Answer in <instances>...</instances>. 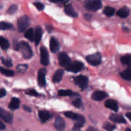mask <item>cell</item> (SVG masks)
I'll return each instance as SVG.
<instances>
[{"label": "cell", "mask_w": 131, "mask_h": 131, "mask_svg": "<svg viewBox=\"0 0 131 131\" xmlns=\"http://www.w3.org/2000/svg\"><path fill=\"white\" fill-rule=\"evenodd\" d=\"M31 24L30 19L27 15H23L17 20V29L19 32H25Z\"/></svg>", "instance_id": "1"}, {"label": "cell", "mask_w": 131, "mask_h": 131, "mask_svg": "<svg viewBox=\"0 0 131 131\" xmlns=\"http://www.w3.org/2000/svg\"><path fill=\"white\" fill-rule=\"evenodd\" d=\"M101 0H88L84 3V7L89 11L95 12L102 7Z\"/></svg>", "instance_id": "2"}, {"label": "cell", "mask_w": 131, "mask_h": 131, "mask_svg": "<svg viewBox=\"0 0 131 131\" xmlns=\"http://www.w3.org/2000/svg\"><path fill=\"white\" fill-rule=\"evenodd\" d=\"M21 47H20V51L23 54V57L26 59H29L32 57L33 56V51H32L31 48L29 46V44L25 41H22Z\"/></svg>", "instance_id": "3"}, {"label": "cell", "mask_w": 131, "mask_h": 131, "mask_svg": "<svg viewBox=\"0 0 131 131\" xmlns=\"http://www.w3.org/2000/svg\"><path fill=\"white\" fill-rule=\"evenodd\" d=\"M101 59H102V57L99 53H95L92 55H88L86 57V61L89 63L92 66H98L101 64Z\"/></svg>", "instance_id": "4"}, {"label": "cell", "mask_w": 131, "mask_h": 131, "mask_svg": "<svg viewBox=\"0 0 131 131\" xmlns=\"http://www.w3.org/2000/svg\"><path fill=\"white\" fill-rule=\"evenodd\" d=\"M83 66H84V64L81 62L74 61L72 62L68 66L65 68V69L68 71L73 72V73H78V72L80 71L83 69Z\"/></svg>", "instance_id": "5"}, {"label": "cell", "mask_w": 131, "mask_h": 131, "mask_svg": "<svg viewBox=\"0 0 131 131\" xmlns=\"http://www.w3.org/2000/svg\"><path fill=\"white\" fill-rule=\"evenodd\" d=\"M74 82L81 88L84 89L88 87V77L84 75H79L74 78Z\"/></svg>", "instance_id": "6"}, {"label": "cell", "mask_w": 131, "mask_h": 131, "mask_svg": "<svg viewBox=\"0 0 131 131\" xmlns=\"http://www.w3.org/2000/svg\"><path fill=\"white\" fill-rule=\"evenodd\" d=\"M58 60L60 65L66 68L71 63V60L69 55L65 52H61L58 55Z\"/></svg>", "instance_id": "7"}, {"label": "cell", "mask_w": 131, "mask_h": 131, "mask_svg": "<svg viewBox=\"0 0 131 131\" xmlns=\"http://www.w3.org/2000/svg\"><path fill=\"white\" fill-rule=\"evenodd\" d=\"M40 62L43 66H47L49 64V56L47 49L43 46L40 48Z\"/></svg>", "instance_id": "8"}, {"label": "cell", "mask_w": 131, "mask_h": 131, "mask_svg": "<svg viewBox=\"0 0 131 131\" xmlns=\"http://www.w3.org/2000/svg\"><path fill=\"white\" fill-rule=\"evenodd\" d=\"M47 70L46 68H41L39 69L38 73V83L40 86L43 87L46 83V74Z\"/></svg>", "instance_id": "9"}, {"label": "cell", "mask_w": 131, "mask_h": 131, "mask_svg": "<svg viewBox=\"0 0 131 131\" xmlns=\"http://www.w3.org/2000/svg\"><path fill=\"white\" fill-rule=\"evenodd\" d=\"M75 121V123H74V125L72 130L74 131H80L81 128L83 127L84 123H85V118H84V117L83 116L79 114L78 118Z\"/></svg>", "instance_id": "10"}, {"label": "cell", "mask_w": 131, "mask_h": 131, "mask_svg": "<svg viewBox=\"0 0 131 131\" xmlns=\"http://www.w3.org/2000/svg\"><path fill=\"white\" fill-rule=\"evenodd\" d=\"M0 117L3 120L5 121V122L8 123H12L13 116L11 113H8L6 110H4L3 109L1 108L0 109Z\"/></svg>", "instance_id": "11"}, {"label": "cell", "mask_w": 131, "mask_h": 131, "mask_svg": "<svg viewBox=\"0 0 131 131\" xmlns=\"http://www.w3.org/2000/svg\"><path fill=\"white\" fill-rule=\"evenodd\" d=\"M108 95L104 91H96L92 94V98L96 101H101L107 98Z\"/></svg>", "instance_id": "12"}, {"label": "cell", "mask_w": 131, "mask_h": 131, "mask_svg": "<svg viewBox=\"0 0 131 131\" xmlns=\"http://www.w3.org/2000/svg\"><path fill=\"white\" fill-rule=\"evenodd\" d=\"M105 106L111 110H114L115 112H117L118 110V104L117 101L113 99H109L105 101Z\"/></svg>", "instance_id": "13"}, {"label": "cell", "mask_w": 131, "mask_h": 131, "mask_svg": "<svg viewBox=\"0 0 131 131\" xmlns=\"http://www.w3.org/2000/svg\"><path fill=\"white\" fill-rule=\"evenodd\" d=\"M50 49H51V51L52 53H56L59 51L60 48V43H59L58 41L54 38V37H51L50 39Z\"/></svg>", "instance_id": "14"}, {"label": "cell", "mask_w": 131, "mask_h": 131, "mask_svg": "<svg viewBox=\"0 0 131 131\" xmlns=\"http://www.w3.org/2000/svg\"><path fill=\"white\" fill-rule=\"evenodd\" d=\"M54 127L58 131H64L65 129V122L61 117H57L55 119Z\"/></svg>", "instance_id": "15"}, {"label": "cell", "mask_w": 131, "mask_h": 131, "mask_svg": "<svg viewBox=\"0 0 131 131\" xmlns=\"http://www.w3.org/2000/svg\"><path fill=\"white\" fill-rule=\"evenodd\" d=\"M42 33H43V31H42V28L39 26L36 27L35 30V43L36 46H38L39 44L42 37Z\"/></svg>", "instance_id": "16"}, {"label": "cell", "mask_w": 131, "mask_h": 131, "mask_svg": "<svg viewBox=\"0 0 131 131\" xmlns=\"http://www.w3.org/2000/svg\"><path fill=\"white\" fill-rule=\"evenodd\" d=\"M110 120L112 121L115 122V123H126V120L125 118H124L122 115L118 114H112L110 115Z\"/></svg>", "instance_id": "17"}, {"label": "cell", "mask_w": 131, "mask_h": 131, "mask_svg": "<svg viewBox=\"0 0 131 131\" xmlns=\"http://www.w3.org/2000/svg\"><path fill=\"white\" fill-rule=\"evenodd\" d=\"M64 74L63 69H58L55 73L54 74L53 77H52V82L54 83H59L61 80L63 78V76Z\"/></svg>", "instance_id": "18"}, {"label": "cell", "mask_w": 131, "mask_h": 131, "mask_svg": "<svg viewBox=\"0 0 131 131\" xmlns=\"http://www.w3.org/2000/svg\"><path fill=\"white\" fill-rule=\"evenodd\" d=\"M65 12L70 17H76L78 15V13L74 10V8H73V6L71 5H67L65 6Z\"/></svg>", "instance_id": "19"}, {"label": "cell", "mask_w": 131, "mask_h": 131, "mask_svg": "<svg viewBox=\"0 0 131 131\" xmlns=\"http://www.w3.org/2000/svg\"><path fill=\"white\" fill-rule=\"evenodd\" d=\"M38 116H39L40 119L42 121V123L47 121L51 118L49 113L47 110H40L38 113Z\"/></svg>", "instance_id": "20"}, {"label": "cell", "mask_w": 131, "mask_h": 131, "mask_svg": "<svg viewBox=\"0 0 131 131\" xmlns=\"http://www.w3.org/2000/svg\"><path fill=\"white\" fill-rule=\"evenodd\" d=\"M20 105V100L17 98H12L10 104H9V108L12 110H15L19 107Z\"/></svg>", "instance_id": "21"}, {"label": "cell", "mask_w": 131, "mask_h": 131, "mask_svg": "<svg viewBox=\"0 0 131 131\" xmlns=\"http://www.w3.org/2000/svg\"><path fill=\"white\" fill-rule=\"evenodd\" d=\"M116 14H117L118 16L120 17L125 18V17H127L129 16V9L128 8L124 6V7L120 8V10L117 12Z\"/></svg>", "instance_id": "22"}, {"label": "cell", "mask_w": 131, "mask_h": 131, "mask_svg": "<svg viewBox=\"0 0 131 131\" xmlns=\"http://www.w3.org/2000/svg\"><path fill=\"white\" fill-rule=\"evenodd\" d=\"M0 46L2 50H6L10 47V43L6 39L1 37H0Z\"/></svg>", "instance_id": "23"}, {"label": "cell", "mask_w": 131, "mask_h": 131, "mask_svg": "<svg viewBox=\"0 0 131 131\" xmlns=\"http://www.w3.org/2000/svg\"><path fill=\"white\" fill-rule=\"evenodd\" d=\"M24 37L30 41H35V33L34 32H33V28H29V30H28L26 32Z\"/></svg>", "instance_id": "24"}, {"label": "cell", "mask_w": 131, "mask_h": 131, "mask_svg": "<svg viewBox=\"0 0 131 131\" xmlns=\"http://www.w3.org/2000/svg\"><path fill=\"white\" fill-rule=\"evenodd\" d=\"M104 14L107 17H111L115 14V9L114 8L111 7V6H106L105 8L104 9L103 11Z\"/></svg>", "instance_id": "25"}, {"label": "cell", "mask_w": 131, "mask_h": 131, "mask_svg": "<svg viewBox=\"0 0 131 131\" xmlns=\"http://www.w3.org/2000/svg\"><path fill=\"white\" fill-rule=\"evenodd\" d=\"M121 62L124 65L131 66V55H125L122 57Z\"/></svg>", "instance_id": "26"}, {"label": "cell", "mask_w": 131, "mask_h": 131, "mask_svg": "<svg viewBox=\"0 0 131 131\" xmlns=\"http://www.w3.org/2000/svg\"><path fill=\"white\" fill-rule=\"evenodd\" d=\"M122 78L127 80H131V69H127L120 73Z\"/></svg>", "instance_id": "27"}, {"label": "cell", "mask_w": 131, "mask_h": 131, "mask_svg": "<svg viewBox=\"0 0 131 131\" xmlns=\"http://www.w3.org/2000/svg\"><path fill=\"white\" fill-rule=\"evenodd\" d=\"M58 95H60V96H71V95H76V94H74V92H72V91H71V90L61 89L58 91Z\"/></svg>", "instance_id": "28"}, {"label": "cell", "mask_w": 131, "mask_h": 131, "mask_svg": "<svg viewBox=\"0 0 131 131\" xmlns=\"http://www.w3.org/2000/svg\"><path fill=\"white\" fill-rule=\"evenodd\" d=\"M1 73L2 74H5V75L7 76V77H13L15 74V73H14V71L5 69V68H3V67L1 68Z\"/></svg>", "instance_id": "29"}, {"label": "cell", "mask_w": 131, "mask_h": 131, "mask_svg": "<svg viewBox=\"0 0 131 131\" xmlns=\"http://www.w3.org/2000/svg\"><path fill=\"white\" fill-rule=\"evenodd\" d=\"M64 114H65V116H67V118H70V119H74V120H75V119L78 118V116H79V114H76V113H74L71 111L65 112V113H64Z\"/></svg>", "instance_id": "30"}, {"label": "cell", "mask_w": 131, "mask_h": 131, "mask_svg": "<svg viewBox=\"0 0 131 131\" xmlns=\"http://www.w3.org/2000/svg\"><path fill=\"white\" fill-rule=\"evenodd\" d=\"M12 28H13V25L11 23H7V22H1L0 23V29L2 30H8Z\"/></svg>", "instance_id": "31"}, {"label": "cell", "mask_w": 131, "mask_h": 131, "mask_svg": "<svg viewBox=\"0 0 131 131\" xmlns=\"http://www.w3.org/2000/svg\"><path fill=\"white\" fill-rule=\"evenodd\" d=\"M28 65L27 64H19L17 66L16 69L19 73H24L28 69Z\"/></svg>", "instance_id": "32"}, {"label": "cell", "mask_w": 131, "mask_h": 131, "mask_svg": "<svg viewBox=\"0 0 131 131\" xmlns=\"http://www.w3.org/2000/svg\"><path fill=\"white\" fill-rule=\"evenodd\" d=\"M104 128L107 131H113L116 128L115 125H112L110 123H106L104 125Z\"/></svg>", "instance_id": "33"}, {"label": "cell", "mask_w": 131, "mask_h": 131, "mask_svg": "<svg viewBox=\"0 0 131 131\" xmlns=\"http://www.w3.org/2000/svg\"><path fill=\"white\" fill-rule=\"evenodd\" d=\"M72 104L77 108H81L83 105V101L81 100V98H77L74 100L72 101Z\"/></svg>", "instance_id": "34"}, {"label": "cell", "mask_w": 131, "mask_h": 131, "mask_svg": "<svg viewBox=\"0 0 131 131\" xmlns=\"http://www.w3.org/2000/svg\"><path fill=\"white\" fill-rule=\"evenodd\" d=\"M1 62L5 66L7 67H12V60L10 59H5V58L1 57Z\"/></svg>", "instance_id": "35"}, {"label": "cell", "mask_w": 131, "mask_h": 131, "mask_svg": "<svg viewBox=\"0 0 131 131\" xmlns=\"http://www.w3.org/2000/svg\"><path fill=\"white\" fill-rule=\"evenodd\" d=\"M13 47L14 49L16 51H19L20 50V47H21V43L18 42L16 40H14V42H13Z\"/></svg>", "instance_id": "36"}, {"label": "cell", "mask_w": 131, "mask_h": 131, "mask_svg": "<svg viewBox=\"0 0 131 131\" xmlns=\"http://www.w3.org/2000/svg\"><path fill=\"white\" fill-rule=\"evenodd\" d=\"M17 6L15 5H13L8 9L7 13L9 14H13L17 11Z\"/></svg>", "instance_id": "37"}, {"label": "cell", "mask_w": 131, "mask_h": 131, "mask_svg": "<svg viewBox=\"0 0 131 131\" xmlns=\"http://www.w3.org/2000/svg\"><path fill=\"white\" fill-rule=\"evenodd\" d=\"M26 93L28 95H30V96H39V94L34 89H29L28 91H27L26 92Z\"/></svg>", "instance_id": "38"}, {"label": "cell", "mask_w": 131, "mask_h": 131, "mask_svg": "<svg viewBox=\"0 0 131 131\" xmlns=\"http://www.w3.org/2000/svg\"><path fill=\"white\" fill-rule=\"evenodd\" d=\"M34 5L38 10H43V8H44V5L40 2L34 3Z\"/></svg>", "instance_id": "39"}, {"label": "cell", "mask_w": 131, "mask_h": 131, "mask_svg": "<svg viewBox=\"0 0 131 131\" xmlns=\"http://www.w3.org/2000/svg\"><path fill=\"white\" fill-rule=\"evenodd\" d=\"M6 90L3 88H1V89H0V97L1 98L4 97V96H6Z\"/></svg>", "instance_id": "40"}, {"label": "cell", "mask_w": 131, "mask_h": 131, "mask_svg": "<svg viewBox=\"0 0 131 131\" xmlns=\"http://www.w3.org/2000/svg\"><path fill=\"white\" fill-rule=\"evenodd\" d=\"M84 17L86 20L90 21L91 19H92V15H91V14H85L84 15Z\"/></svg>", "instance_id": "41"}, {"label": "cell", "mask_w": 131, "mask_h": 131, "mask_svg": "<svg viewBox=\"0 0 131 131\" xmlns=\"http://www.w3.org/2000/svg\"><path fill=\"white\" fill-rule=\"evenodd\" d=\"M46 30H47L49 32H51L53 31V27L51 25H50V24H47V25L46 26Z\"/></svg>", "instance_id": "42"}, {"label": "cell", "mask_w": 131, "mask_h": 131, "mask_svg": "<svg viewBox=\"0 0 131 131\" xmlns=\"http://www.w3.org/2000/svg\"><path fill=\"white\" fill-rule=\"evenodd\" d=\"M50 1L54 3H62L65 2L67 0H50Z\"/></svg>", "instance_id": "43"}, {"label": "cell", "mask_w": 131, "mask_h": 131, "mask_svg": "<svg viewBox=\"0 0 131 131\" xmlns=\"http://www.w3.org/2000/svg\"><path fill=\"white\" fill-rule=\"evenodd\" d=\"M86 131H99V130L93 127H88V129H87Z\"/></svg>", "instance_id": "44"}, {"label": "cell", "mask_w": 131, "mask_h": 131, "mask_svg": "<svg viewBox=\"0 0 131 131\" xmlns=\"http://www.w3.org/2000/svg\"><path fill=\"white\" fill-rule=\"evenodd\" d=\"M23 109H24L26 111L28 112V113H31V109L28 106H25V105H24V106H23Z\"/></svg>", "instance_id": "45"}, {"label": "cell", "mask_w": 131, "mask_h": 131, "mask_svg": "<svg viewBox=\"0 0 131 131\" xmlns=\"http://www.w3.org/2000/svg\"><path fill=\"white\" fill-rule=\"evenodd\" d=\"M5 128H6V126H5V125L4 124L3 122H0V130H5Z\"/></svg>", "instance_id": "46"}, {"label": "cell", "mask_w": 131, "mask_h": 131, "mask_svg": "<svg viewBox=\"0 0 131 131\" xmlns=\"http://www.w3.org/2000/svg\"><path fill=\"white\" fill-rule=\"evenodd\" d=\"M126 116L131 121V113H127L126 114Z\"/></svg>", "instance_id": "47"}, {"label": "cell", "mask_w": 131, "mask_h": 131, "mask_svg": "<svg viewBox=\"0 0 131 131\" xmlns=\"http://www.w3.org/2000/svg\"><path fill=\"white\" fill-rule=\"evenodd\" d=\"M125 131H131V128H127L126 130H125Z\"/></svg>", "instance_id": "48"}]
</instances>
